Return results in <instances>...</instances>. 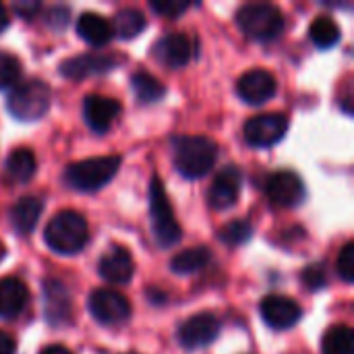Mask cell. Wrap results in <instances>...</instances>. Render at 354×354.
<instances>
[{"label":"cell","mask_w":354,"mask_h":354,"mask_svg":"<svg viewBox=\"0 0 354 354\" xmlns=\"http://www.w3.org/2000/svg\"><path fill=\"white\" fill-rule=\"evenodd\" d=\"M8 23H10V19H8V12H6V6L0 2V33L8 27Z\"/></svg>","instance_id":"cell-37"},{"label":"cell","mask_w":354,"mask_h":354,"mask_svg":"<svg viewBox=\"0 0 354 354\" xmlns=\"http://www.w3.org/2000/svg\"><path fill=\"white\" fill-rule=\"evenodd\" d=\"M241 185H243V172L236 166H224L218 176L214 178L207 199L214 209H228L236 203L241 195Z\"/></svg>","instance_id":"cell-14"},{"label":"cell","mask_w":354,"mask_h":354,"mask_svg":"<svg viewBox=\"0 0 354 354\" xmlns=\"http://www.w3.org/2000/svg\"><path fill=\"white\" fill-rule=\"evenodd\" d=\"M120 104L114 97H106L100 93H91L85 97L83 102V116L85 122L91 131L95 133H106L112 129V124L116 122L118 114H120Z\"/></svg>","instance_id":"cell-15"},{"label":"cell","mask_w":354,"mask_h":354,"mask_svg":"<svg viewBox=\"0 0 354 354\" xmlns=\"http://www.w3.org/2000/svg\"><path fill=\"white\" fill-rule=\"evenodd\" d=\"M50 100H52V91L48 83L39 79H29L12 87L6 108L17 120H37L48 112Z\"/></svg>","instance_id":"cell-6"},{"label":"cell","mask_w":354,"mask_h":354,"mask_svg":"<svg viewBox=\"0 0 354 354\" xmlns=\"http://www.w3.org/2000/svg\"><path fill=\"white\" fill-rule=\"evenodd\" d=\"M309 35H311V41L322 48V50H328L332 46H336L340 41V27L336 25V21L328 15H322L317 17L311 27H309Z\"/></svg>","instance_id":"cell-26"},{"label":"cell","mask_w":354,"mask_h":354,"mask_svg":"<svg viewBox=\"0 0 354 354\" xmlns=\"http://www.w3.org/2000/svg\"><path fill=\"white\" fill-rule=\"evenodd\" d=\"M174 166L185 178L205 176L218 160V143L203 135H185L172 141Z\"/></svg>","instance_id":"cell-1"},{"label":"cell","mask_w":354,"mask_h":354,"mask_svg":"<svg viewBox=\"0 0 354 354\" xmlns=\"http://www.w3.org/2000/svg\"><path fill=\"white\" fill-rule=\"evenodd\" d=\"M12 10H15L21 19H33V17L41 10V4H39V2H15V4H12Z\"/></svg>","instance_id":"cell-34"},{"label":"cell","mask_w":354,"mask_h":354,"mask_svg":"<svg viewBox=\"0 0 354 354\" xmlns=\"http://www.w3.org/2000/svg\"><path fill=\"white\" fill-rule=\"evenodd\" d=\"M44 239L52 251L62 255H73L85 247L89 239V228L81 214L64 209L48 222L44 230Z\"/></svg>","instance_id":"cell-2"},{"label":"cell","mask_w":354,"mask_h":354,"mask_svg":"<svg viewBox=\"0 0 354 354\" xmlns=\"http://www.w3.org/2000/svg\"><path fill=\"white\" fill-rule=\"evenodd\" d=\"M191 2L187 0H153L151 2V8L160 15V17H166V19H178L185 10H189Z\"/></svg>","instance_id":"cell-30"},{"label":"cell","mask_w":354,"mask_h":354,"mask_svg":"<svg viewBox=\"0 0 354 354\" xmlns=\"http://www.w3.org/2000/svg\"><path fill=\"white\" fill-rule=\"evenodd\" d=\"M209 259H212L209 249H205V247H193V249H187V251L176 253L172 257V261H170V268H172V272L187 276V274H195V272L203 270L209 263Z\"/></svg>","instance_id":"cell-24"},{"label":"cell","mask_w":354,"mask_h":354,"mask_svg":"<svg viewBox=\"0 0 354 354\" xmlns=\"http://www.w3.org/2000/svg\"><path fill=\"white\" fill-rule=\"evenodd\" d=\"M353 330L344 324L332 326L322 340V353L324 354H353Z\"/></svg>","instance_id":"cell-27"},{"label":"cell","mask_w":354,"mask_h":354,"mask_svg":"<svg viewBox=\"0 0 354 354\" xmlns=\"http://www.w3.org/2000/svg\"><path fill=\"white\" fill-rule=\"evenodd\" d=\"M239 27L255 41H270L284 29L282 10L270 2H249L236 12Z\"/></svg>","instance_id":"cell-5"},{"label":"cell","mask_w":354,"mask_h":354,"mask_svg":"<svg viewBox=\"0 0 354 354\" xmlns=\"http://www.w3.org/2000/svg\"><path fill=\"white\" fill-rule=\"evenodd\" d=\"M120 168V156H100L68 164L64 170V180L68 187L89 193L106 187Z\"/></svg>","instance_id":"cell-3"},{"label":"cell","mask_w":354,"mask_h":354,"mask_svg":"<svg viewBox=\"0 0 354 354\" xmlns=\"http://www.w3.org/2000/svg\"><path fill=\"white\" fill-rule=\"evenodd\" d=\"M131 87H133V93L135 97L141 102V104H153V102H160L166 93V87L149 73L145 71H139L131 77Z\"/></svg>","instance_id":"cell-25"},{"label":"cell","mask_w":354,"mask_h":354,"mask_svg":"<svg viewBox=\"0 0 354 354\" xmlns=\"http://www.w3.org/2000/svg\"><path fill=\"white\" fill-rule=\"evenodd\" d=\"M261 317L274 330H288L301 322L303 311L297 301L282 295H270L261 301Z\"/></svg>","instance_id":"cell-12"},{"label":"cell","mask_w":354,"mask_h":354,"mask_svg":"<svg viewBox=\"0 0 354 354\" xmlns=\"http://www.w3.org/2000/svg\"><path fill=\"white\" fill-rule=\"evenodd\" d=\"M29 305V288L23 280L8 276L0 280V319L21 315Z\"/></svg>","instance_id":"cell-19"},{"label":"cell","mask_w":354,"mask_h":354,"mask_svg":"<svg viewBox=\"0 0 354 354\" xmlns=\"http://www.w3.org/2000/svg\"><path fill=\"white\" fill-rule=\"evenodd\" d=\"M39 354H73L68 348H64L62 344H52V346H46Z\"/></svg>","instance_id":"cell-36"},{"label":"cell","mask_w":354,"mask_h":354,"mask_svg":"<svg viewBox=\"0 0 354 354\" xmlns=\"http://www.w3.org/2000/svg\"><path fill=\"white\" fill-rule=\"evenodd\" d=\"M120 62V56L116 54H104V52H87V54H79L73 58H66L60 64V73L66 79H87L93 75H104L112 68H116Z\"/></svg>","instance_id":"cell-9"},{"label":"cell","mask_w":354,"mask_h":354,"mask_svg":"<svg viewBox=\"0 0 354 354\" xmlns=\"http://www.w3.org/2000/svg\"><path fill=\"white\" fill-rule=\"evenodd\" d=\"M251 236H253V226L247 220H234L220 230V241H224L230 247L245 245Z\"/></svg>","instance_id":"cell-28"},{"label":"cell","mask_w":354,"mask_h":354,"mask_svg":"<svg viewBox=\"0 0 354 354\" xmlns=\"http://www.w3.org/2000/svg\"><path fill=\"white\" fill-rule=\"evenodd\" d=\"M276 89H278V83H276V77L266 71V68H253V71H247L239 83H236V91L239 95L247 102V104H266L268 100H272L276 95Z\"/></svg>","instance_id":"cell-13"},{"label":"cell","mask_w":354,"mask_h":354,"mask_svg":"<svg viewBox=\"0 0 354 354\" xmlns=\"http://www.w3.org/2000/svg\"><path fill=\"white\" fill-rule=\"evenodd\" d=\"M149 216H151V230L156 243L162 249L174 247L180 241L183 230L174 218L172 205L166 197V189L158 174H153L149 183Z\"/></svg>","instance_id":"cell-4"},{"label":"cell","mask_w":354,"mask_h":354,"mask_svg":"<svg viewBox=\"0 0 354 354\" xmlns=\"http://www.w3.org/2000/svg\"><path fill=\"white\" fill-rule=\"evenodd\" d=\"M41 209H44L41 199L31 197V195L21 197L12 205V209H10V224L17 230V234H29V232H33V228H35V224H37V220L41 216Z\"/></svg>","instance_id":"cell-21"},{"label":"cell","mask_w":354,"mask_h":354,"mask_svg":"<svg viewBox=\"0 0 354 354\" xmlns=\"http://www.w3.org/2000/svg\"><path fill=\"white\" fill-rule=\"evenodd\" d=\"M44 315L50 326H64L73 315L71 295L58 280H48L44 284Z\"/></svg>","instance_id":"cell-17"},{"label":"cell","mask_w":354,"mask_h":354,"mask_svg":"<svg viewBox=\"0 0 354 354\" xmlns=\"http://www.w3.org/2000/svg\"><path fill=\"white\" fill-rule=\"evenodd\" d=\"M100 276L110 284H127L135 274V263L124 247H112L100 259Z\"/></svg>","instance_id":"cell-18"},{"label":"cell","mask_w":354,"mask_h":354,"mask_svg":"<svg viewBox=\"0 0 354 354\" xmlns=\"http://www.w3.org/2000/svg\"><path fill=\"white\" fill-rule=\"evenodd\" d=\"M68 8L66 6H52L48 12H46V21H48V25L52 27V29H62V27H66V23H68Z\"/></svg>","instance_id":"cell-33"},{"label":"cell","mask_w":354,"mask_h":354,"mask_svg":"<svg viewBox=\"0 0 354 354\" xmlns=\"http://www.w3.org/2000/svg\"><path fill=\"white\" fill-rule=\"evenodd\" d=\"M153 56L170 66V68H180L185 66L191 56H193V44H191V37L180 33V31H174V33H166L164 37H160L153 46Z\"/></svg>","instance_id":"cell-16"},{"label":"cell","mask_w":354,"mask_h":354,"mask_svg":"<svg viewBox=\"0 0 354 354\" xmlns=\"http://www.w3.org/2000/svg\"><path fill=\"white\" fill-rule=\"evenodd\" d=\"M17 353V342L10 334L0 330V354H15Z\"/></svg>","instance_id":"cell-35"},{"label":"cell","mask_w":354,"mask_h":354,"mask_svg":"<svg viewBox=\"0 0 354 354\" xmlns=\"http://www.w3.org/2000/svg\"><path fill=\"white\" fill-rule=\"evenodd\" d=\"M21 79V62L15 54L0 50V89H10Z\"/></svg>","instance_id":"cell-29"},{"label":"cell","mask_w":354,"mask_h":354,"mask_svg":"<svg viewBox=\"0 0 354 354\" xmlns=\"http://www.w3.org/2000/svg\"><path fill=\"white\" fill-rule=\"evenodd\" d=\"M220 334V319L212 313H197L191 319H187L178 330V342L189 348H201L212 344Z\"/></svg>","instance_id":"cell-11"},{"label":"cell","mask_w":354,"mask_h":354,"mask_svg":"<svg viewBox=\"0 0 354 354\" xmlns=\"http://www.w3.org/2000/svg\"><path fill=\"white\" fill-rule=\"evenodd\" d=\"M268 199L278 207H295L305 199V185L297 172L278 170L268 176L266 183Z\"/></svg>","instance_id":"cell-10"},{"label":"cell","mask_w":354,"mask_h":354,"mask_svg":"<svg viewBox=\"0 0 354 354\" xmlns=\"http://www.w3.org/2000/svg\"><path fill=\"white\" fill-rule=\"evenodd\" d=\"M89 313L93 319L102 326H118L129 319L131 315V303L127 297H122L116 290L110 288H97L89 295L87 301Z\"/></svg>","instance_id":"cell-7"},{"label":"cell","mask_w":354,"mask_h":354,"mask_svg":"<svg viewBox=\"0 0 354 354\" xmlns=\"http://www.w3.org/2000/svg\"><path fill=\"white\" fill-rule=\"evenodd\" d=\"M35 168H37V162H35V156H33L31 149L19 147L6 158V176L12 183L31 180L33 174H35Z\"/></svg>","instance_id":"cell-22"},{"label":"cell","mask_w":354,"mask_h":354,"mask_svg":"<svg viewBox=\"0 0 354 354\" xmlns=\"http://www.w3.org/2000/svg\"><path fill=\"white\" fill-rule=\"evenodd\" d=\"M288 131V116L282 112L259 114L247 120L245 124V141L253 147H270L276 145Z\"/></svg>","instance_id":"cell-8"},{"label":"cell","mask_w":354,"mask_h":354,"mask_svg":"<svg viewBox=\"0 0 354 354\" xmlns=\"http://www.w3.org/2000/svg\"><path fill=\"white\" fill-rule=\"evenodd\" d=\"M303 284H305L307 288H311V290L324 288V286H326V272H324V268H322L319 263L307 268V270L303 272Z\"/></svg>","instance_id":"cell-32"},{"label":"cell","mask_w":354,"mask_h":354,"mask_svg":"<svg viewBox=\"0 0 354 354\" xmlns=\"http://www.w3.org/2000/svg\"><path fill=\"white\" fill-rule=\"evenodd\" d=\"M110 25H112L114 35H118L122 39H133V37H137L145 29L147 21H145L141 10H137V8H122L120 12H116V17L110 21Z\"/></svg>","instance_id":"cell-23"},{"label":"cell","mask_w":354,"mask_h":354,"mask_svg":"<svg viewBox=\"0 0 354 354\" xmlns=\"http://www.w3.org/2000/svg\"><path fill=\"white\" fill-rule=\"evenodd\" d=\"M338 274L344 282L354 280V245L346 243L344 249L338 255Z\"/></svg>","instance_id":"cell-31"},{"label":"cell","mask_w":354,"mask_h":354,"mask_svg":"<svg viewBox=\"0 0 354 354\" xmlns=\"http://www.w3.org/2000/svg\"><path fill=\"white\" fill-rule=\"evenodd\" d=\"M4 255H6V249H4V245L0 243V261L4 259Z\"/></svg>","instance_id":"cell-38"},{"label":"cell","mask_w":354,"mask_h":354,"mask_svg":"<svg viewBox=\"0 0 354 354\" xmlns=\"http://www.w3.org/2000/svg\"><path fill=\"white\" fill-rule=\"evenodd\" d=\"M77 33L81 35L83 41H87L95 48L106 46L114 35L110 21L97 12H83L77 21Z\"/></svg>","instance_id":"cell-20"}]
</instances>
